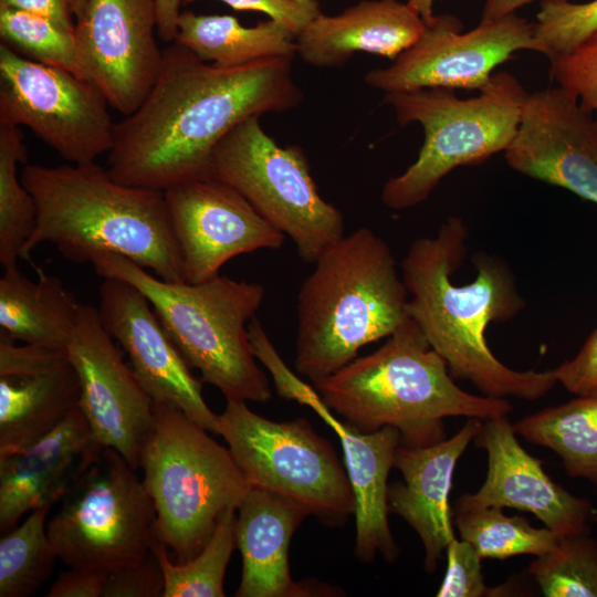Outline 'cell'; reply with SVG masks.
I'll return each mask as SVG.
<instances>
[{
	"label": "cell",
	"mask_w": 597,
	"mask_h": 597,
	"mask_svg": "<svg viewBox=\"0 0 597 597\" xmlns=\"http://www.w3.org/2000/svg\"><path fill=\"white\" fill-rule=\"evenodd\" d=\"M180 255L184 282L219 275L231 259L280 249L285 234L269 223L237 190L207 176L164 191Z\"/></svg>",
	"instance_id": "obj_16"
},
{
	"label": "cell",
	"mask_w": 597,
	"mask_h": 597,
	"mask_svg": "<svg viewBox=\"0 0 597 597\" xmlns=\"http://www.w3.org/2000/svg\"><path fill=\"white\" fill-rule=\"evenodd\" d=\"M515 434L506 416L482 421L473 441L488 453L486 478L475 493H464L455 503L526 511L559 535L589 532L593 504L554 482Z\"/></svg>",
	"instance_id": "obj_20"
},
{
	"label": "cell",
	"mask_w": 597,
	"mask_h": 597,
	"mask_svg": "<svg viewBox=\"0 0 597 597\" xmlns=\"http://www.w3.org/2000/svg\"><path fill=\"white\" fill-rule=\"evenodd\" d=\"M216 433L223 437L252 486L293 501L327 525H342L355 515L347 472L307 420L276 422L252 411L245 401L227 400Z\"/></svg>",
	"instance_id": "obj_10"
},
{
	"label": "cell",
	"mask_w": 597,
	"mask_h": 597,
	"mask_svg": "<svg viewBox=\"0 0 597 597\" xmlns=\"http://www.w3.org/2000/svg\"><path fill=\"white\" fill-rule=\"evenodd\" d=\"M313 386L325 405L352 426L364 432L394 427L407 447L444 440V418L488 420L512 410L504 398L461 389L409 316L377 350Z\"/></svg>",
	"instance_id": "obj_5"
},
{
	"label": "cell",
	"mask_w": 597,
	"mask_h": 597,
	"mask_svg": "<svg viewBox=\"0 0 597 597\" xmlns=\"http://www.w3.org/2000/svg\"><path fill=\"white\" fill-rule=\"evenodd\" d=\"M155 31L156 0H87L75 22L83 76L124 116L138 108L159 74L163 51Z\"/></svg>",
	"instance_id": "obj_15"
},
{
	"label": "cell",
	"mask_w": 597,
	"mask_h": 597,
	"mask_svg": "<svg viewBox=\"0 0 597 597\" xmlns=\"http://www.w3.org/2000/svg\"><path fill=\"white\" fill-rule=\"evenodd\" d=\"M426 22L408 2L363 0L337 14L321 13L296 36V55L317 69L344 66L356 52L396 60Z\"/></svg>",
	"instance_id": "obj_23"
},
{
	"label": "cell",
	"mask_w": 597,
	"mask_h": 597,
	"mask_svg": "<svg viewBox=\"0 0 597 597\" xmlns=\"http://www.w3.org/2000/svg\"><path fill=\"white\" fill-rule=\"evenodd\" d=\"M0 36L24 57L84 77L73 32L46 17L0 6Z\"/></svg>",
	"instance_id": "obj_34"
},
{
	"label": "cell",
	"mask_w": 597,
	"mask_h": 597,
	"mask_svg": "<svg viewBox=\"0 0 597 597\" xmlns=\"http://www.w3.org/2000/svg\"><path fill=\"white\" fill-rule=\"evenodd\" d=\"M452 515L460 538L471 544L481 559H506L522 554L542 556L559 537L548 527H533L523 516L505 515L502 507L455 503Z\"/></svg>",
	"instance_id": "obj_29"
},
{
	"label": "cell",
	"mask_w": 597,
	"mask_h": 597,
	"mask_svg": "<svg viewBox=\"0 0 597 597\" xmlns=\"http://www.w3.org/2000/svg\"><path fill=\"white\" fill-rule=\"evenodd\" d=\"M591 521L596 522L597 523V513H594L593 516H591Z\"/></svg>",
	"instance_id": "obj_48"
},
{
	"label": "cell",
	"mask_w": 597,
	"mask_h": 597,
	"mask_svg": "<svg viewBox=\"0 0 597 597\" xmlns=\"http://www.w3.org/2000/svg\"><path fill=\"white\" fill-rule=\"evenodd\" d=\"M20 177L36 205L35 228L21 259L30 260L48 242L73 263L116 253L164 281L184 282L164 191L121 184L96 163L24 164Z\"/></svg>",
	"instance_id": "obj_3"
},
{
	"label": "cell",
	"mask_w": 597,
	"mask_h": 597,
	"mask_svg": "<svg viewBox=\"0 0 597 597\" xmlns=\"http://www.w3.org/2000/svg\"><path fill=\"white\" fill-rule=\"evenodd\" d=\"M534 25L542 54L549 61L567 54L597 29V0H543Z\"/></svg>",
	"instance_id": "obj_35"
},
{
	"label": "cell",
	"mask_w": 597,
	"mask_h": 597,
	"mask_svg": "<svg viewBox=\"0 0 597 597\" xmlns=\"http://www.w3.org/2000/svg\"><path fill=\"white\" fill-rule=\"evenodd\" d=\"M293 59L222 67L172 42L163 51L159 74L146 98L115 123L109 176L124 185L161 191L207 177L213 148L238 124L302 103Z\"/></svg>",
	"instance_id": "obj_1"
},
{
	"label": "cell",
	"mask_w": 597,
	"mask_h": 597,
	"mask_svg": "<svg viewBox=\"0 0 597 597\" xmlns=\"http://www.w3.org/2000/svg\"><path fill=\"white\" fill-rule=\"evenodd\" d=\"M97 312L105 331L128 355L132 369L154 402H170L216 433L218 415L202 396V381L167 334L145 294L129 282L104 279Z\"/></svg>",
	"instance_id": "obj_19"
},
{
	"label": "cell",
	"mask_w": 597,
	"mask_h": 597,
	"mask_svg": "<svg viewBox=\"0 0 597 597\" xmlns=\"http://www.w3.org/2000/svg\"><path fill=\"white\" fill-rule=\"evenodd\" d=\"M87 0H67L72 14L75 15L76 20H78L86 7Z\"/></svg>",
	"instance_id": "obj_47"
},
{
	"label": "cell",
	"mask_w": 597,
	"mask_h": 597,
	"mask_svg": "<svg viewBox=\"0 0 597 597\" xmlns=\"http://www.w3.org/2000/svg\"><path fill=\"white\" fill-rule=\"evenodd\" d=\"M468 418L450 439L423 447L399 444L394 459L404 482L388 485V510L401 516L418 534L425 548V568L432 573L449 543L455 538L449 494L455 464L481 428Z\"/></svg>",
	"instance_id": "obj_22"
},
{
	"label": "cell",
	"mask_w": 597,
	"mask_h": 597,
	"mask_svg": "<svg viewBox=\"0 0 597 597\" xmlns=\"http://www.w3.org/2000/svg\"><path fill=\"white\" fill-rule=\"evenodd\" d=\"M165 579L153 552L142 562L108 574L103 597H163Z\"/></svg>",
	"instance_id": "obj_39"
},
{
	"label": "cell",
	"mask_w": 597,
	"mask_h": 597,
	"mask_svg": "<svg viewBox=\"0 0 597 597\" xmlns=\"http://www.w3.org/2000/svg\"><path fill=\"white\" fill-rule=\"evenodd\" d=\"M513 428L528 442L555 452L569 476L597 486V395L545 408Z\"/></svg>",
	"instance_id": "obj_28"
},
{
	"label": "cell",
	"mask_w": 597,
	"mask_h": 597,
	"mask_svg": "<svg viewBox=\"0 0 597 597\" xmlns=\"http://www.w3.org/2000/svg\"><path fill=\"white\" fill-rule=\"evenodd\" d=\"M36 269L35 281L18 268L0 279V327L14 341L66 348L81 303L62 281Z\"/></svg>",
	"instance_id": "obj_26"
},
{
	"label": "cell",
	"mask_w": 597,
	"mask_h": 597,
	"mask_svg": "<svg viewBox=\"0 0 597 597\" xmlns=\"http://www.w3.org/2000/svg\"><path fill=\"white\" fill-rule=\"evenodd\" d=\"M0 6L46 17L74 32L75 23L67 0H0Z\"/></svg>",
	"instance_id": "obj_43"
},
{
	"label": "cell",
	"mask_w": 597,
	"mask_h": 597,
	"mask_svg": "<svg viewBox=\"0 0 597 597\" xmlns=\"http://www.w3.org/2000/svg\"><path fill=\"white\" fill-rule=\"evenodd\" d=\"M522 50L542 53L534 23L516 13L481 20L468 32H462L454 15H433L413 45L390 66L369 71L365 83L384 93L436 87L481 91L494 69Z\"/></svg>",
	"instance_id": "obj_13"
},
{
	"label": "cell",
	"mask_w": 597,
	"mask_h": 597,
	"mask_svg": "<svg viewBox=\"0 0 597 597\" xmlns=\"http://www.w3.org/2000/svg\"><path fill=\"white\" fill-rule=\"evenodd\" d=\"M527 569L546 597H597V542L589 532L559 535Z\"/></svg>",
	"instance_id": "obj_33"
},
{
	"label": "cell",
	"mask_w": 597,
	"mask_h": 597,
	"mask_svg": "<svg viewBox=\"0 0 597 597\" xmlns=\"http://www.w3.org/2000/svg\"><path fill=\"white\" fill-rule=\"evenodd\" d=\"M535 0H484L481 20H494L512 13Z\"/></svg>",
	"instance_id": "obj_45"
},
{
	"label": "cell",
	"mask_w": 597,
	"mask_h": 597,
	"mask_svg": "<svg viewBox=\"0 0 597 597\" xmlns=\"http://www.w3.org/2000/svg\"><path fill=\"white\" fill-rule=\"evenodd\" d=\"M235 540L242 557L237 597H298L313 593L291 577V538L307 513L293 501L254 488L238 507Z\"/></svg>",
	"instance_id": "obj_24"
},
{
	"label": "cell",
	"mask_w": 597,
	"mask_h": 597,
	"mask_svg": "<svg viewBox=\"0 0 597 597\" xmlns=\"http://www.w3.org/2000/svg\"><path fill=\"white\" fill-rule=\"evenodd\" d=\"M507 165L597 205V117L561 86L528 93Z\"/></svg>",
	"instance_id": "obj_17"
},
{
	"label": "cell",
	"mask_w": 597,
	"mask_h": 597,
	"mask_svg": "<svg viewBox=\"0 0 597 597\" xmlns=\"http://www.w3.org/2000/svg\"><path fill=\"white\" fill-rule=\"evenodd\" d=\"M549 75L597 117V29L572 52L549 61Z\"/></svg>",
	"instance_id": "obj_36"
},
{
	"label": "cell",
	"mask_w": 597,
	"mask_h": 597,
	"mask_svg": "<svg viewBox=\"0 0 597 597\" xmlns=\"http://www.w3.org/2000/svg\"><path fill=\"white\" fill-rule=\"evenodd\" d=\"M81 385L70 358L27 377H0V458L53 431L78 406Z\"/></svg>",
	"instance_id": "obj_25"
},
{
	"label": "cell",
	"mask_w": 597,
	"mask_h": 597,
	"mask_svg": "<svg viewBox=\"0 0 597 597\" xmlns=\"http://www.w3.org/2000/svg\"><path fill=\"white\" fill-rule=\"evenodd\" d=\"M556 381L577 396L597 395V328L576 356L552 369Z\"/></svg>",
	"instance_id": "obj_41"
},
{
	"label": "cell",
	"mask_w": 597,
	"mask_h": 597,
	"mask_svg": "<svg viewBox=\"0 0 597 597\" xmlns=\"http://www.w3.org/2000/svg\"><path fill=\"white\" fill-rule=\"evenodd\" d=\"M108 574L101 570L69 568L59 574L46 596L103 597Z\"/></svg>",
	"instance_id": "obj_42"
},
{
	"label": "cell",
	"mask_w": 597,
	"mask_h": 597,
	"mask_svg": "<svg viewBox=\"0 0 597 597\" xmlns=\"http://www.w3.org/2000/svg\"><path fill=\"white\" fill-rule=\"evenodd\" d=\"M103 449L77 406L49 434L0 458L1 533L27 513L60 502Z\"/></svg>",
	"instance_id": "obj_21"
},
{
	"label": "cell",
	"mask_w": 597,
	"mask_h": 597,
	"mask_svg": "<svg viewBox=\"0 0 597 597\" xmlns=\"http://www.w3.org/2000/svg\"><path fill=\"white\" fill-rule=\"evenodd\" d=\"M176 43L200 60L237 67L271 57H295L296 38L274 20L244 27L233 15L180 12Z\"/></svg>",
	"instance_id": "obj_27"
},
{
	"label": "cell",
	"mask_w": 597,
	"mask_h": 597,
	"mask_svg": "<svg viewBox=\"0 0 597 597\" xmlns=\"http://www.w3.org/2000/svg\"><path fill=\"white\" fill-rule=\"evenodd\" d=\"M238 509L229 507L219 516L205 547L186 563H176L168 548L157 538L151 552L161 567L165 589L163 597H223V579L233 549L237 547Z\"/></svg>",
	"instance_id": "obj_30"
},
{
	"label": "cell",
	"mask_w": 597,
	"mask_h": 597,
	"mask_svg": "<svg viewBox=\"0 0 597 597\" xmlns=\"http://www.w3.org/2000/svg\"><path fill=\"white\" fill-rule=\"evenodd\" d=\"M208 176L232 187L290 237L305 263L314 264L345 235L344 216L320 195L302 147L276 144L260 116L244 119L217 144Z\"/></svg>",
	"instance_id": "obj_9"
},
{
	"label": "cell",
	"mask_w": 597,
	"mask_h": 597,
	"mask_svg": "<svg viewBox=\"0 0 597 597\" xmlns=\"http://www.w3.org/2000/svg\"><path fill=\"white\" fill-rule=\"evenodd\" d=\"M92 265L103 279L129 282L145 294L186 363L200 371L202 383L218 388L227 400L271 399L248 331L263 303V285L221 275L197 284L168 282L116 253L97 254Z\"/></svg>",
	"instance_id": "obj_6"
},
{
	"label": "cell",
	"mask_w": 597,
	"mask_h": 597,
	"mask_svg": "<svg viewBox=\"0 0 597 597\" xmlns=\"http://www.w3.org/2000/svg\"><path fill=\"white\" fill-rule=\"evenodd\" d=\"M52 505L30 512L0 540V597H29L50 578L57 559L49 542L46 519Z\"/></svg>",
	"instance_id": "obj_32"
},
{
	"label": "cell",
	"mask_w": 597,
	"mask_h": 597,
	"mask_svg": "<svg viewBox=\"0 0 597 597\" xmlns=\"http://www.w3.org/2000/svg\"><path fill=\"white\" fill-rule=\"evenodd\" d=\"M527 94L507 72L493 74L479 95L470 98L443 87L385 93L384 102L397 122L402 126L419 123L425 138L416 161L385 182L383 203L392 210L416 207L454 168L479 165L505 151Z\"/></svg>",
	"instance_id": "obj_8"
},
{
	"label": "cell",
	"mask_w": 597,
	"mask_h": 597,
	"mask_svg": "<svg viewBox=\"0 0 597 597\" xmlns=\"http://www.w3.org/2000/svg\"><path fill=\"white\" fill-rule=\"evenodd\" d=\"M277 395L312 408L337 434L345 468L356 500V556L371 562L377 553L386 561L398 556V546L388 524V474L400 444L399 431L390 426L364 432L343 423L325 405L317 390L300 379L277 352L263 358Z\"/></svg>",
	"instance_id": "obj_18"
},
{
	"label": "cell",
	"mask_w": 597,
	"mask_h": 597,
	"mask_svg": "<svg viewBox=\"0 0 597 597\" xmlns=\"http://www.w3.org/2000/svg\"><path fill=\"white\" fill-rule=\"evenodd\" d=\"M408 292L388 243L369 228L345 234L314 262L296 297L295 370L313 385L389 337Z\"/></svg>",
	"instance_id": "obj_4"
},
{
	"label": "cell",
	"mask_w": 597,
	"mask_h": 597,
	"mask_svg": "<svg viewBox=\"0 0 597 597\" xmlns=\"http://www.w3.org/2000/svg\"><path fill=\"white\" fill-rule=\"evenodd\" d=\"M108 105L87 78L0 44V123L29 127L70 164L95 163L112 149Z\"/></svg>",
	"instance_id": "obj_12"
},
{
	"label": "cell",
	"mask_w": 597,
	"mask_h": 597,
	"mask_svg": "<svg viewBox=\"0 0 597 597\" xmlns=\"http://www.w3.org/2000/svg\"><path fill=\"white\" fill-rule=\"evenodd\" d=\"M27 164V146L18 126L0 123V263L15 268L17 260L36 223L33 196L18 176Z\"/></svg>",
	"instance_id": "obj_31"
},
{
	"label": "cell",
	"mask_w": 597,
	"mask_h": 597,
	"mask_svg": "<svg viewBox=\"0 0 597 597\" xmlns=\"http://www.w3.org/2000/svg\"><path fill=\"white\" fill-rule=\"evenodd\" d=\"M467 239L463 220L449 217L436 235L410 244L400 264L407 315L452 377L470 381L484 396L537 400L557 384L553 370H514L494 356L485 337L490 323L507 321L524 306L507 265L478 254L472 282L455 285L451 279L465 255Z\"/></svg>",
	"instance_id": "obj_2"
},
{
	"label": "cell",
	"mask_w": 597,
	"mask_h": 597,
	"mask_svg": "<svg viewBox=\"0 0 597 597\" xmlns=\"http://www.w3.org/2000/svg\"><path fill=\"white\" fill-rule=\"evenodd\" d=\"M139 469L156 511L155 536L179 564L199 554L221 513L238 509L252 488L230 449L170 402H154Z\"/></svg>",
	"instance_id": "obj_7"
},
{
	"label": "cell",
	"mask_w": 597,
	"mask_h": 597,
	"mask_svg": "<svg viewBox=\"0 0 597 597\" xmlns=\"http://www.w3.org/2000/svg\"><path fill=\"white\" fill-rule=\"evenodd\" d=\"M60 502L46 532L69 568L112 573L150 554L156 511L137 470L116 450L104 447Z\"/></svg>",
	"instance_id": "obj_11"
},
{
	"label": "cell",
	"mask_w": 597,
	"mask_h": 597,
	"mask_svg": "<svg viewBox=\"0 0 597 597\" xmlns=\"http://www.w3.org/2000/svg\"><path fill=\"white\" fill-rule=\"evenodd\" d=\"M447 569L438 597L503 596L505 586L488 587L481 570V557L471 544L452 540L446 548Z\"/></svg>",
	"instance_id": "obj_37"
},
{
	"label": "cell",
	"mask_w": 597,
	"mask_h": 597,
	"mask_svg": "<svg viewBox=\"0 0 597 597\" xmlns=\"http://www.w3.org/2000/svg\"><path fill=\"white\" fill-rule=\"evenodd\" d=\"M199 0H182L189 4ZM234 10L256 11L284 25L295 38L322 13L318 0H219Z\"/></svg>",
	"instance_id": "obj_40"
},
{
	"label": "cell",
	"mask_w": 597,
	"mask_h": 597,
	"mask_svg": "<svg viewBox=\"0 0 597 597\" xmlns=\"http://www.w3.org/2000/svg\"><path fill=\"white\" fill-rule=\"evenodd\" d=\"M80 385V404L95 439L135 470L154 426V401L103 327L97 307L81 304L66 345Z\"/></svg>",
	"instance_id": "obj_14"
},
{
	"label": "cell",
	"mask_w": 597,
	"mask_h": 597,
	"mask_svg": "<svg viewBox=\"0 0 597 597\" xmlns=\"http://www.w3.org/2000/svg\"><path fill=\"white\" fill-rule=\"evenodd\" d=\"M181 4L182 0H156L157 32L165 42L176 39Z\"/></svg>",
	"instance_id": "obj_44"
},
{
	"label": "cell",
	"mask_w": 597,
	"mask_h": 597,
	"mask_svg": "<svg viewBox=\"0 0 597 597\" xmlns=\"http://www.w3.org/2000/svg\"><path fill=\"white\" fill-rule=\"evenodd\" d=\"M69 359L66 348L15 341L0 332V377H27L50 370Z\"/></svg>",
	"instance_id": "obj_38"
},
{
	"label": "cell",
	"mask_w": 597,
	"mask_h": 597,
	"mask_svg": "<svg viewBox=\"0 0 597 597\" xmlns=\"http://www.w3.org/2000/svg\"><path fill=\"white\" fill-rule=\"evenodd\" d=\"M407 2L419 12V14L422 17L425 22H428L434 15L433 14L434 0H408Z\"/></svg>",
	"instance_id": "obj_46"
}]
</instances>
